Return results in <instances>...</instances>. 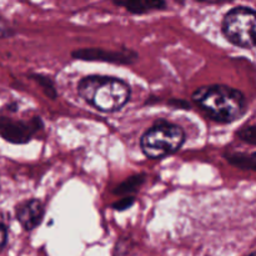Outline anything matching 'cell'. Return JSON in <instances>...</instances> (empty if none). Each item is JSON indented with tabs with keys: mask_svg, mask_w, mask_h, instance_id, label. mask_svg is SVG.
<instances>
[{
	"mask_svg": "<svg viewBox=\"0 0 256 256\" xmlns=\"http://www.w3.org/2000/svg\"><path fill=\"white\" fill-rule=\"evenodd\" d=\"M192 102L218 122H234L246 112L244 94L226 85H206L192 92Z\"/></svg>",
	"mask_w": 256,
	"mask_h": 256,
	"instance_id": "1",
	"label": "cell"
},
{
	"mask_svg": "<svg viewBox=\"0 0 256 256\" xmlns=\"http://www.w3.org/2000/svg\"><path fill=\"white\" fill-rule=\"evenodd\" d=\"M78 92L89 105L99 112H114L129 102V85L122 80L104 75H89L78 84Z\"/></svg>",
	"mask_w": 256,
	"mask_h": 256,
	"instance_id": "2",
	"label": "cell"
},
{
	"mask_svg": "<svg viewBox=\"0 0 256 256\" xmlns=\"http://www.w3.org/2000/svg\"><path fill=\"white\" fill-rule=\"evenodd\" d=\"M185 142V132L178 125L159 122L140 140V148L149 159H162L176 152Z\"/></svg>",
	"mask_w": 256,
	"mask_h": 256,
	"instance_id": "3",
	"label": "cell"
},
{
	"mask_svg": "<svg viewBox=\"0 0 256 256\" xmlns=\"http://www.w3.org/2000/svg\"><path fill=\"white\" fill-rule=\"evenodd\" d=\"M222 32L228 42L244 49H254L255 12L248 6H236L225 14Z\"/></svg>",
	"mask_w": 256,
	"mask_h": 256,
	"instance_id": "4",
	"label": "cell"
},
{
	"mask_svg": "<svg viewBox=\"0 0 256 256\" xmlns=\"http://www.w3.org/2000/svg\"><path fill=\"white\" fill-rule=\"evenodd\" d=\"M42 128L40 118H26L18 112L16 105L0 110V136L14 144H24L32 140L35 132Z\"/></svg>",
	"mask_w": 256,
	"mask_h": 256,
	"instance_id": "5",
	"label": "cell"
},
{
	"mask_svg": "<svg viewBox=\"0 0 256 256\" xmlns=\"http://www.w3.org/2000/svg\"><path fill=\"white\" fill-rule=\"evenodd\" d=\"M16 218L26 232L39 226L44 218V206L36 199L28 200L16 208Z\"/></svg>",
	"mask_w": 256,
	"mask_h": 256,
	"instance_id": "6",
	"label": "cell"
},
{
	"mask_svg": "<svg viewBox=\"0 0 256 256\" xmlns=\"http://www.w3.org/2000/svg\"><path fill=\"white\" fill-rule=\"evenodd\" d=\"M72 56L80 60H99V62H118V64H129L134 62L136 55L132 52H114L100 49H80L72 52Z\"/></svg>",
	"mask_w": 256,
	"mask_h": 256,
	"instance_id": "7",
	"label": "cell"
},
{
	"mask_svg": "<svg viewBox=\"0 0 256 256\" xmlns=\"http://www.w3.org/2000/svg\"><path fill=\"white\" fill-rule=\"evenodd\" d=\"M112 2L116 6L124 8L129 12L136 15L164 10L166 8L165 0H112Z\"/></svg>",
	"mask_w": 256,
	"mask_h": 256,
	"instance_id": "8",
	"label": "cell"
},
{
	"mask_svg": "<svg viewBox=\"0 0 256 256\" xmlns=\"http://www.w3.org/2000/svg\"><path fill=\"white\" fill-rule=\"evenodd\" d=\"M242 140L249 142V144L254 145L255 144V126H246L242 130V132H238Z\"/></svg>",
	"mask_w": 256,
	"mask_h": 256,
	"instance_id": "9",
	"label": "cell"
},
{
	"mask_svg": "<svg viewBox=\"0 0 256 256\" xmlns=\"http://www.w3.org/2000/svg\"><path fill=\"white\" fill-rule=\"evenodd\" d=\"M12 32H12V28L9 26V24L5 22L4 18L0 16V39L10 36V35H12Z\"/></svg>",
	"mask_w": 256,
	"mask_h": 256,
	"instance_id": "10",
	"label": "cell"
},
{
	"mask_svg": "<svg viewBox=\"0 0 256 256\" xmlns=\"http://www.w3.org/2000/svg\"><path fill=\"white\" fill-rule=\"evenodd\" d=\"M8 242V230L5 228L4 224L0 222V252L4 249V246L6 245Z\"/></svg>",
	"mask_w": 256,
	"mask_h": 256,
	"instance_id": "11",
	"label": "cell"
},
{
	"mask_svg": "<svg viewBox=\"0 0 256 256\" xmlns=\"http://www.w3.org/2000/svg\"><path fill=\"white\" fill-rule=\"evenodd\" d=\"M196 2H208V4H220V2H232V0H196Z\"/></svg>",
	"mask_w": 256,
	"mask_h": 256,
	"instance_id": "12",
	"label": "cell"
},
{
	"mask_svg": "<svg viewBox=\"0 0 256 256\" xmlns=\"http://www.w3.org/2000/svg\"><path fill=\"white\" fill-rule=\"evenodd\" d=\"M249 256H255V252H252V254H250Z\"/></svg>",
	"mask_w": 256,
	"mask_h": 256,
	"instance_id": "13",
	"label": "cell"
}]
</instances>
